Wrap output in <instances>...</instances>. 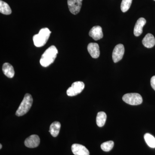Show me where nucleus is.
I'll return each instance as SVG.
<instances>
[{"label":"nucleus","instance_id":"f257e3e1","mask_svg":"<svg viewBox=\"0 0 155 155\" xmlns=\"http://www.w3.org/2000/svg\"><path fill=\"white\" fill-rule=\"evenodd\" d=\"M58 54V50L55 46L52 45L48 48L42 55L40 61L41 66L45 67L50 66L54 63Z\"/></svg>","mask_w":155,"mask_h":155},{"label":"nucleus","instance_id":"f03ea898","mask_svg":"<svg viewBox=\"0 0 155 155\" xmlns=\"http://www.w3.org/2000/svg\"><path fill=\"white\" fill-rule=\"evenodd\" d=\"M51 33V31L48 28H41L38 34L34 35L33 41L35 45L37 47H41L44 46L47 42Z\"/></svg>","mask_w":155,"mask_h":155},{"label":"nucleus","instance_id":"7ed1b4c3","mask_svg":"<svg viewBox=\"0 0 155 155\" xmlns=\"http://www.w3.org/2000/svg\"><path fill=\"white\" fill-rule=\"evenodd\" d=\"M33 104V98L31 95L26 94L23 100L16 111L17 116H21L27 114L30 110Z\"/></svg>","mask_w":155,"mask_h":155},{"label":"nucleus","instance_id":"20e7f679","mask_svg":"<svg viewBox=\"0 0 155 155\" xmlns=\"http://www.w3.org/2000/svg\"><path fill=\"white\" fill-rule=\"evenodd\" d=\"M122 100L128 104L131 105H138L143 102L141 96L137 93H127L122 97Z\"/></svg>","mask_w":155,"mask_h":155},{"label":"nucleus","instance_id":"39448f33","mask_svg":"<svg viewBox=\"0 0 155 155\" xmlns=\"http://www.w3.org/2000/svg\"><path fill=\"white\" fill-rule=\"evenodd\" d=\"M84 88V84L82 81H76L72 83V86L67 89V95L70 97L75 96L82 92Z\"/></svg>","mask_w":155,"mask_h":155},{"label":"nucleus","instance_id":"423d86ee","mask_svg":"<svg viewBox=\"0 0 155 155\" xmlns=\"http://www.w3.org/2000/svg\"><path fill=\"white\" fill-rule=\"evenodd\" d=\"M125 48L123 45L119 44L116 46L112 54V58L114 63H117L122 60Z\"/></svg>","mask_w":155,"mask_h":155},{"label":"nucleus","instance_id":"0eeeda50","mask_svg":"<svg viewBox=\"0 0 155 155\" xmlns=\"http://www.w3.org/2000/svg\"><path fill=\"white\" fill-rule=\"evenodd\" d=\"M82 2V0H68L69 10L72 14L76 15L80 12Z\"/></svg>","mask_w":155,"mask_h":155},{"label":"nucleus","instance_id":"6e6552de","mask_svg":"<svg viewBox=\"0 0 155 155\" xmlns=\"http://www.w3.org/2000/svg\"><path fill=\"white\" fill-rule=\"evenodd\" d=\"M40 143V139L38 135L33 134L25 139L24 143L25 146L30 148H34L38 147Z\"/></svg>","mask_w":155,"mask_h":155},{"label":"nucleus","instance_id":"1a4fd4ad","mask_svg":"<svg viewBox=\"0 0 155 155\" xmlns=\"http://www.w3.org/2000/svg\"><path fill=\"white\" fill-rule=\"evenodd\" d=\"M71 149L75 155H89V152L86 147L81 144L75 143L72 145Z\"/></svg>","mask_w":155,"mask_h":155},{"label":"nucleus","instance_id":"9d476101","mask_svg":"<svg viewBox=\"0 0 155 155\" xmlns=\"http://www.w3.org/2000/svg\"><path fill=\"white\" fill-rule=\"evenodd\" d=\"M89 35L94 40H98L103 37L102 29L99 25L94 26L90 31Z\"/></svg>","mask_w":155,"mask_h":155},{"label":"nucleus","instance_id":"9b49d317","mask_svg":"<svg viewBox=\"0 0 155 155\" xmlns=\"http://www.w3.org/2000/svg\"><path fill=\"white\" fill-rule=\"evenodd\" d=\"M87 51L92 58H97L100 56L99 45L96 43H91L87 46Z\"/></svg>","mask_w":155,"mask_h":155},{"label":"nucleus","instance_id":"f8f14e48","mask_svg":"<svg viewBox=\"0 0 155 155\" xmlns=\"http://www.w3.org/2000/svg\"><path fill=\"white\" fill-rule=\"evenodd\" d=\"M146 23V20L144 18L141 17L137 21L134 26V33L135 36H139L142 33L143 28Z\"/></svg>","mask_w":155,"mask_h":155},{"label":"nucleus","instance_id":"ddd939ff","mask_svg":"<svg viewBox=\"0 0 155 155\" xmlns=\"http://www.w3.org/2000/svg\"><path fill=\"white\" fill-rule=\"evenodd\" d=\"M142 43L146 48H153L155 45L154 37L151 34H147L143 39Z\"/></svg>","mask_w":155,"mask_h":155},{"label":"nucleus","instance_id":"4468645a","mask_svg":"<svg viewBox=\"0 0 155 155\" xmlns=\"http://www.w3.org/2000/svg\"><path fill=\"white\" fill-rule=\"evenodd\" d=\"M2 71L4 74L9 78L14 77L15 74L14 67L9 63H5L3 64Z\"/></svg>","mask_w":155,"mask_h":155},{"label":"nucleus","instance_id":"2eb2a0df","mask_svg":"<svg viewBox=\"0 0 155 155\" xmlns=\"http://www.w3.org/2000/svg\"><path fill=\"white\" fill-rule=\"evenodd\" d=\"M61 124L60 122L56 121L50 125L49 132L54 137L58 136L61 129Z\"/></svg>","mask_w":155,"mask_h":155},{"label":"nucleus","instance_id":"dca6fc26","mask_svg":"<svg viewBox=\"0 0 155 155\" xmlns=\"http://www.w3.org/2000/svg\"><path fill=\"white\" fill-rule=\"evenodd\" d=\"M107 119V115L104 112H100L97 114L96 123L99 127H102L104 125Z\"/></svg>","mask_w":155,"mask_h":155},{"label":"nucleus","instance_id":"f3484780","mask_svg":"<svg viewBox=\"0 0 155 155\" xmlns=\"http://www.w3.org/2000/svg\"><path fill=\"white\" fill-rule=\"evenodd\" d=\"M0 12L5 15H10L12 13V11L9 5L2 0L0 1Z\"/></svg>","mask_w":155,"mask_h":155},{"label":"nucleus","instance_id":"a211bd4d","mask_svg":"<svg viewBox=\"0 0 155 155\" xmlns=\"http://www.w3.org/2000/svg\"><path fill=\"white\" fill-rule=\"evenodd\" d=\"M144 138L147 144L151 148H155V138L149 133L145 134Z\"/></svg>","mask_w":155,"mask_h":155},{"label":"nucleus","instance_id":"6ab92c4d","mask_svg":"<svg viewBox=\"0 0 155 155\" xmlns=\"http://www.w3.org/2000/svg\"><path fill=\"white\" fill-rule=\"evenodd\" d=\"M114 142L113 141H108L103 143L101 145V148L104 151L109 152L113 148Z\"/></svg>","mask_w":155,"mask_h":155},{"label":"nucleus","instance_id":"aec40b11","mask_svg":"<svg viewBox=\"0 0 155 155\" xmlns=\"http://www.w3.org/2000/svg\"><path fill=\"white\" fill-rule=\"evenodd\" d=\"M132 0H122L121 5V9L122 12H126L130 8Z\"/></svg>","mask_w":155,"mask_h":155},{"label":"nucleus","instance_id":"412c9836","mask_svg":"<svg viewBox=\"0 0 155 155\" xmlns=\"http://www.w3.org/2000/svg\"><path fill=\"white\" fill-rule=\"evenodd\" d=\"M150 84L152 87L155 91V75L153 76L151 78Z\"/></svg>","mask_w":155,"mask_h":155},{"label":"nucleus","instance_id":"4be33fe9","mask_svg":"<svg viewBox=\"0 0 155 155\" xmlns=\"http://www.w3.org/2000/svg\"><path fill=\"white\" fill-rule=\"evenodd\" d=\"M2 144H0V149H2Z\"/></svg>","mask_w":155,"mask_h":155},{"label":"nucleus","instance_id":"5701e85b","mask_svg":"<svg viewBox=\"0 0 155 155\" xmlns=\"http://www.w3.org/2000/svg\"><path fill=\"white\" fill-rule=\"evenodd\" d=\"M154 1H155V0H154Z\"/></svg>","mask_w":155,"mask_h":155}]
</instances>
